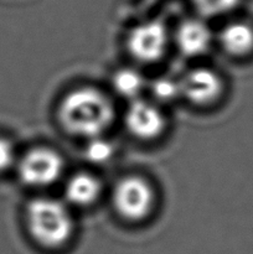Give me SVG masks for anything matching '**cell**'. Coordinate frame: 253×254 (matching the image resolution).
I'll return each mask as SVG.
<instances>
[{
	"mask_svg": "<svg viewBox=\"0 0 253 254\" xmlns=\"http://www.w3.org/2000/svg\"><path fill=\"white\" fill-rule=\"evenodd\" d=\"M16 150L12 143L0 136V173L11 169L16 165Z\"/></svg>",
	"mask_w": 253,
	"mask_h": 254,
	"instance_id": "cell-15",
	"label": "cell"
},
{
	"mask_svg": "<svg viewBox=\"0 0 253 254\" xmlns=\"http://www.w3.org/2000/svg\"><path fill=\"white\" fill-rule=\"evenodd\" d=\"M114 116L111 99L92 87L69 92L59 107V121L66 131L87 139L101 136L112 126Z\"/></svg>",
	"mask_w": 253,
	"mask_h": 254,
	"instance_id": "cell-1",
	"label": "cell"
},
{
	"mask_svg": "<svg viewBox=\"0 0 253 254\" xmlns=\"http://www.w3.org/2000/svg\"><path fill=\"white\" fill-rule=\"evenodd\" d=\"M195 9L202 16L217 17L233 11L240 0H191Z\"/></svg>",
	"mask_w": 253,
	"mask_h": 254,
	"instance_id": "cell-12",
	"label": "cell"
},
{
	"mask_svg": "<svg viewBox=\"0 0 253 254\" xmlns=\"http://www.w3.org/2000/svg\"><path fill=\"white\" fill-rule=\"evenodd\" d=\"M151 92L154 97L161 102H171L181 97L180 83L179 81H174L171 78H159L151 84Z\"/></svg>",
	"mask_w": 253,
	"mask_h": 254,
	"instance_id": "cell-13",
	"label": "cell"
},
{
	"mask_svg": "<svg viewBox=\"0 0 253 254\" xmlns=\"http://www.w3.org/2000/svg\"><path fill=\"white\" fill-rule=\"evenodd\" d=\"M128 50L131 56L143 64H154L163 59L169 44L166 27L160 21H145L129 32Z\"/></svg>",
	"mask_w": 253,
	"mask_h": 254,
	"instance_id": "cell-5",
	"label": "cell"
},
{
	"mask_svg": "<svg viewBox=\"0 0 253 254\" xmlns=\"http://www.w3.org/2000/svg\"><path fill=\"white\" fill-rule=\"evenodd\" d=\"M26 225L35 242L51 250L66 245L74 228L68 207L49 197L30 201L26 207Z\"/></svg>",
	"mask_w": 253,
	"mask_h": 254,
	"instance_id": "cell-2",
	"label": "cell"
},
{
	"mask_svg": "<svg viewBox=\"0 0 253 254\" xmlns=\"http://www.w3.org/2000/svg\"><path fill=\"white\" fill-rule=\"evenodd\" d=\"M19 178L31 188H46L60 180L64 169L63 158L50 148H35L17 160Z\"/></svg>",
	"mask_w": 253,
	"mask_h": 254,
	"instance_id": "cell-4",
	"label": "cell"
},
{
	"mask_svg": "<svg viewBox=\"0 0 253 254\" xmlns=\"http://www.w3.org/2000/svg\"><path fill=\"white\" fill-rule=\"evenodd\" d=\"M126 127L131 135L141 140L159 138L165 130V116L156 104L136 98L130 102L124 114Z\"/></svg>",
	"mask_w": 253,
	"mask_h": 254,
	"instance_id": "cell-6",
	"label": "cell"
},
{
	"mask_svg": "<svg viewBox=\"0 0 253 254\" xmlns=\"http://www.w3.org/2000/svg\"><path fill=\"white\" fill-rule=\"evenodd\" d=\"M220 44L232 56H246L253 50V27L242 21L230 22L220 32Z\"/></svg>",
	"mask_w": 253,
	"mask_h": 254,
	"instance_id": "cell-10",
	"label": "cell"
},
{
	"mask_svg": "<svg viewBox=\"0 0 253 254\" xmlns=\"http://www.w3.org/2000/svg\"><path fill=\"white\" fill-rule=\"evenodd\" d=\"M144 86H145L144 77L134 69H122L113 76V87L117 93L131 101L138 98Z\"/></svg>",
	"mask_w": 253,
	"mask_h": 254,
	"instance_id": "cell-11",
	"label": "cell"
},
{
	"mask_svg": "<svg viewBox=\"0 0 253 254\" xmlns=\"http://www.w3.org/2000/svg\"><path fill=\"white\" fill-rule=\"evenodd\" d=\"M181 96L195 106H210L221 97L223 83L221 77L210 68H195L179 81Z\"/></svg>",
	"mask_w": 253,
	"mask_h": 254,
	"instance_id": "cell-7",
	"label": "cell"
},
{
	"mask_svg": "<svg viewBox=\"0 0 253 254\" xmlns=\"http://www.w3.org/2000/svg\"><path fill=\"white\" fill-rule=\"evenodd\" d=\"M155 202L153 186L140 176H126L113 190L117 212L128 221H141L150 215Z\"/></svg>",
	"mask_w": 253,
	"mask_h": 254,
	"instance_id": "cell-3",
	"label": "cell"
},
{
	"mask_svg": "<svg viewBox=\"0 0 253 254\" xmlns=\"http://www.w3.org/2000/svg\"><path fill=\"white\" fill-rule=\"evenodd\" d=\"M175 41L181 54L189 57L203 55L212 44V34L207 25L198 19H189L179 25Z\"/></svg>",
	"mask_w": 253,
	"mask_h": 254,
	"instance_id": "cell-8",
	"label": "cell"
},
{
	"mask_svg": "<svg viewBox=\"0 0 253 254\" xmlns=\"http://www.w3.org/2000/svg\"><path fill=\"white\" fill-rule=\"evenodd\" d=\"M102 192V184L88 173H77L64 185L67 202L77 207H84L96 202Z\"/></svg>",
	"mask_w": 253,
	"mask_h": 254,
	"instance_id": "cell-9",
	"label": "cell"
},
{
	"mask_svg": "<svg viewBox=\"0 0 253 254\" xmlns=\"http://www.w3.org/2000/svg\"><path fill=\"white\" fill-rule=\"evenodd\" d=\"M89 144L86 148V156L92 163L102 164L108 161L113 155V146L109 141L103 140L101 136L89 139Z\"/></svg>",
	"mask_w": 253,
	"mask_h": 254,
	"instance_id": "cell-14",
	"label": "cell"
}]
</instances>
